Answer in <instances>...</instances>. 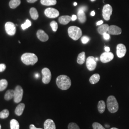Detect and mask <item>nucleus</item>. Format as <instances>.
Masks as SVG:
<instances>
[{"instance_id": "f257e3e1", "label": "nucleus", "mask_w": 129, "mask_h": 129, "mask_svg": "<svg viewBox=\"0 0 129 129\" xmlns=\"http://www.w3.org/2000/svg\"><path fill=\"white\" fill-rule=\"evenodd\" d=\"M56 83L58 88L63 90L68 89L71 85L70 78L66 75H62L59 76L56 79Z\"/></svg>"}, {"instance_id": "f03ea898", "label": "nucleus", "mask_w": 129, "mask_h": 129, "mask_svg": "<svg viewBox=\"0 0 129 129\" xmlns=\"http://www.w3.org/2000/svg\"><path fill=\"white\" fill-rule=\"evenodd\" d=\"M107 107L108 111L111 113H114L119 110V104L115 97L110 96L107 100Z\"/></svg>"}, {"instance_id": "7ed1b4c3", "label": "nucleus", "mask_w": 129, "mask_h": 129, "mask_svg": "<svg viewBox=\"0 0 129 129\" xmlns=\"http://www.w3.org/2000/svg\"><path fill=\"white\" fill-rule=\"evenodd\" d=\"M21 60L26 65H34L38 61V58L34 54L26 53L22 55Z\"/></svg>"}, {"instance_id": "20e7f679", "label": "nucleus", "mask_w": 129, "mask_h": 129, "mask_svg": "<svg viewBox=\"0 0 129 129\" xmlns=\"http://www.w3.org/2000/svg\"><path fill=\"white\" fill-rule=\"evenodd\" d=\"M68 34L69 37L75 41L78 40L82 35L81 29L75 26H71L69 28Z\"/></svg>"}, {"instance_id": "39448f33", "label": "nucleus", "mask_w": 129, "mask_h": 129, "mask_svg": "<svg viewBox=\"0 0 129 129\" xmlns=\"http://www.w3.org/2000/svg\"><path fill=\"white\" fill-rule=\"evenodd\" d=\"M112 13V7L111 5L107 4L105 5L102 9V16L104 19L109 21L111 18V16Z\"/></svg>"}, {"instance_id": "423d86ee", "label": "nucleus", "mask_w": 129, "mask_h": 129, "mask_svg": "<svg viewBox=\"0 0 129 129\" xmlns=\"http://www.w3.org/2000/svg\"><path fill=\"white\" fill-rule=\"evenodd\" d=\"M42 74L43 75L42 82L45 84H47L51 81V73L50 69L47 68H45L42 70Z\"/></svg>"}, {"instance_id": "0eeeda50", "label": "nucleus", "mask_w": 129, "mask_h": 129, "mask_svg": "<svg viewBox=\"0 0 129 129\" xmlns=\"http://www.w3.org/2000/svg\"><path fill=\"white\" fill-rule=\"evenodd\" d=\"M23 89L20 86H17L14 90V102L15 103H19L21 102L23 99Z\"/></svg>"}, {"instance_id": "6e6552de", "label": "nucleus", "mask_w": 129, "mask_h": 129, "mask_svg": "<svg viewBox=\"0 0 129 129\" xmlns=\"http://www.w3.org/2000/svg\"><path fill=\"white\" fill-rule=\"evenodd\" d=\"M45 14L50 18H55L59 15V12L57 10L53 8H48L45 11Z\"/></svg>"}, {"instance_id": "1a4fd4ad", "label": "nucleus", "mask_w": 129, "mask_h": 129, "mask_svg": "<svg viewBox=\"0 0 129 129\" xmlns=\"http://www.w3.org/2000/svg\"><path fill=\"white\" fill-rule=\"evenodd\" d=\"M97 61L96 58L92 56H89L87 59L86 66L89 71H93L95 70L97 67Z\"/></svg>"}, {"instance_id": "9d476101", "label": "nucleus", "mask_w": 129, "mask_h": 129, "mask_svg": "<svg viewBox=\"0 0 129 129\" xmlns=\"http://www.w3.org/2000/svg\"><path fill=\"white\" fill-rule=\"evenodd\" d=\"M5 30L6 33L9 36H14L16 33V27L14 23L8 22L5 24Z\"/></svg>"}, {"instance_id": "9b49d317", "label": "nucleus", "mask_w": 129, "mask_h": 129, "mask_svg": "<svg viewBox=\"0 0 129 129\" xmlns=\"http://www.w3.org/2000/svg\"><path fill=\"white\" fill-rule=\"evenodd\" d=\"M114 55L111 52H104L100 56V60L103 63H107L113 60Z\"/></svg>"}, {"instance_id": "f8f14e48", "label": "nucleus", "mask_w": 129, "mask_h": 129, "mask_svg": "<svg viewBox=\"0 0 129 129\" xmlns=\"http://www.w3.org/2000/svg\"><path fill=\"white\" fill-rule=\"evenodd\" d=\"M127 52V49L124 45L119 44L117 46V55L119 58L124 57Z\"/></svg>"}, {"instance_id": "ddd939ff", "label": "nucleus", "mask_w": 129, "mask_h": 129, "mask_svg": "<svg viewBox=\"0 0 129 129\" xmlns=\"http://www.w3.org/2000/svg\"><path fill=\"white\" fill-rule=\"evenodd\" d=\"M122 30L120 28L114 25H112L109 26L108 33L109 34L112 35H119L121 34Z\"/></svg>"}, {"instance_id": "4468645a", "label": "nucleus", "mask_w": 129, "mask_h": 129, "mask_svg": "<svg viewBox=\"0 0 129 129\" xmlns=\"http://www.w3.org/2000/svg\"><path fill=\"white\" fill-rule=\"evenodd\" d=\"M37 38L42 42H46L48 40V35L42 30H39L37 33Z\"/></svg>"}, {"instance_id": "2eb2a0df", "label": "nucleus", "mask_w": 129, "mask_h": 129, "mask_svg": "<svg viewBox=\"0 0 129 129\" xmlns=\"http://www.w3.org/2000/svg\"><path fill=\"white\" fill-rule=\"evenodd\" d=\"M44 129H56L55 123L51 119L46 120L44 124Z\"/></svg>"}, {"instance_id": "dca6fc26", "label": "nucleus", "mask_w": 129, "mask_h": 129, "mask_svg": "<svg viewBox=\"0 0 129 129\" xmlns=\"http://www.w3.org/2000/svg\"><path fill=\"white\" fill-rule=\"evenodd\" d=\"M109 28V25L108 24H104L102 25V24L98 28L97 31L100 34L103 35L104 34L108 32Z\"/></svg>"}, {"instance_id": "f3484780", "label": "nucleus", "mask_w": 129, "mask_h": 129, "mask_svg": "<svg viewBox=\"0 0 129 129\" xmlns=\"http://www.w3.org/2000/svg\"><path fill=\"white\" fill-rule=\"evenodd\" d=\"M71 21V17L69 15L62 16L58 19V21L59 23L63 25L67 24L68 23H69Z\"/></svg>"}, {"instance_id": "a211bd4d", "label": "nucleus", "mask_w": 129, "mask_h": 129, "mask_svg": "<svg viewBox=\"0 0 129 129\" xmlns=\"http://www.w3.org/2000/svg\"><path fill=\"white\" fill-rule=\"evenodd\" d=\"M78 18L81 23H84L87 20V17L85 12L82 10H78Z\"/></svg>"}, {"instance_id": "6ab92c4d", "label": "nucleus", "mask_w": 129, "mask_h": 129, "mask_svg": "<svg viewBox=\"0 0 129 129\" xmlns=\"http://www.w3.org/2000/svg\"><path fill=\"white\" fill-rule=\"evenodd\" d=\"M25 106V104L23 103L19 104L15 110V113L17 116L21 115L23 113Z\"/></svg>"}, {"instance_id": "aec40b11", "label": "nucleus", "mask_w": 129, "mask_h": 129, "mask_svg": "<svg viewBox=\"0 0 129 129\" xmlns=\"http://www.w3.org/2000/svg\"><path fill=\"white\" fill-rule=\"evenodd\" d=\"M106 104L104 101H100L98 104V110L100 113L102 114L105 110Z\"/></svg>"}, {"instance_id": "412c9836", "label": "nucleus", "mask_w": 129, "mask_h": 129, "mask_svg": "<svg viewBox=\"0 0 129 129\" xmlns=\"http://www.w3.org/2000/svg\"><path fill=\"white\" fill-rule=\"evenodd\" d=\"M85 59H86L85 53L84 52H82V53H80L78 55L77 62L79 64H82L85 63Z\"/></svg>"}, {"instance_id": "4be33fe9", "label": "nucleus", "mask_w": 129, "mask_h": 129, "mask_svg": "<svg viewBox=\"0 0 129 129\" xmlns=\"http://www.w3.org/2000/svg\"><path fill=\"white\" fill-rule=\"evenodd\" d=\"M100 78V75L99 74H94L89 78V82L92 84H96L99 81Z\"/></svg>"}, {"instance_id": "5701e85b", "label": "nucleus", "mask_w": 129, "mask_h": 129, "mask_svg": "<svg viewBox=\"0 0 129 129\" xmlns=\"http://www.w3.org/2000/svg\"><path fill=\"white\" fill-rule=\"evenodd\" d=\"M14 90H7L5 95V99L6 101H9L12 99L14 98Z\"/></svg>"}, {"instance_id": "b1692460", "label": "nucleus", "mask_w": 129, "mask_h": 129, "mask_svg": "<svg viewBox=\"0 0 129 129\" xmlns=\"http://www.w3.org/2000/svg\"><path fill=\"white\" fill-rule=\"evenodd\" d=\"M30 15H31L32 18L33 20H37L38 18V16H39L37 10L35 8L32 7L30 9Z\"/></svg>"}, {"instance_id": "393cba45", "label": "nucleus", "mask_w": 129, "mask_h": 129, "mask_svg": "<svg viewBox=\"0 0 129 129\" xmlns=\"http://www.w3.org/2000/svg\"><path fill=\"white\" fill-rule=\"evenodd\" d=\"M21 4V0H11L9 5L10 7L12 9H15Z\"/></svg>"}, {"instance_id": "a878e982", "label": "nucleus", "mask_w": 129, "mask_h": 129, "mask_svg": "<svg viewBox=\"0 0 129 129\" xmlns=\"http://www.w3.org/2000/svg\"><path fill=\"white\" fill-rule=\"evenodd\" d=\"M41 4L43 5L50 6L56 4V0H41Z\"/></svg>"}, {"instance_id": "bb28decb", "label": "nucleus", "mask_w": 129, "mask_h": 129, "mask_svg": "<svg viewBox=\"0 0 129 129\" xmlns=\"http://www.w3.org/2000/svg\"><path fill=\"white\" fill-rule=\"evenodd\" d=\"M10 128L11 129H19L20 126L17 120L13 119L10 121Z\"/></svg>"}, {"instance_id": "cd10ccee", "label": "nucleus", "mask_w": 129, "mask_h": 129, "mask_svg": "<svg viewBox=\"0 0 129 129\" xmlns=\"http://www.w3.org/2000/svg\"><path fill=\"white\" fill-rule=\"evenodd\" d=\"M7 86L8 82L6 79H3L0 80V91L4 90L7 88Z\"/></svg>"}, {"instance_id": "c85d7f7f", "label": "nucleus", "mask_w": 129, "mask_h": 129, "mask_svg": "<svg viewBox=\"0 0 129 129\" xmlns=\"http://www.w3.org/2000/svg\"><path fill=\"white\" fill-rule=\"evenodd\" d=\"M9 115V111L7 110H4L3 111L0 112V118L1 119H5L7 118Z\"/></svg>"}, {"instance_id": "c756f323", "label": "nucleus", "mask_w": 129, "mask_h": 129, "mask_svg": "<svg viewBox=\"0 0 129 129\" xmlns=\"http://www.w3.org/2000/svg\"><path fill=\"white\" fill-rule=\"evenodd\" d=\"M31 25H32L31 22L29 20L27 19L26 20V21L24 23L22 24L21 27L22 28L23 30H24L27 29L28 28L30 27Z\"/></svg>"}, {"instance_id": "7c9ffc66", "label": "nucleus", "mask_w": 129, "mask_h": 129, "mask_svg": "<svg viewBox=\"0 0 129 129\" xmlns=\"http://www.w3.org/2000/svg\"><path fill=\"white\" fill-rule=\"evenodd\" d=\"M50 26L52 29V30L55 32L57 31V30L58 29V24L55 21L51 22V23H50Z\"/></svg>"}, {"instance_id": "2f4dec72", "label": "nucleus", "mask_w": 129, "mask_h": 129, "mask_svg": "<svg viewBox=\"0 0 129 129\" xmlns=\"http://www.w3.org/2000/svg\"><path fill=\"white\" fill-rule=\"evenodd\" d=\"M92 127L93 129H105L98 122H94L92 124Z\"/></svg>"}, {"instance_id": "473e14b6", "label": "nucleus", "mask_w": 129, "mask_h": 129, "mask_svg": "<svg viewBox=\"0 0 129 129\" xmlns=\"http://www.w3.org/2000/svg\"><path fill=\"white\" fill-rule=\"evenodd\" d=\"M68 129H80V128L76 123L71 122L68 125Z\"/></svg>"}, {"instance_id": "72a5a7b5", "label": "nucleus", "mask_w": 129, "mask_h": 129, "mask_svg": "<svg viewBox=\"0 0 129 129\" xmlns=\"http://www.w3.org/2000/svg\"><path fill=\"white\" fill-rule=\"evenodd\" d=\"M90 40L89 37H88L87 36H84L81 38V42L84 44H87L88 42Z\"/></svg>"}, {"instance_id": "f704fd0d", "label": "nucleus", "mask_w": 129, "mask_h": 129, "mask_svg": "<svg viewBox=\"0 0 129 129\" xmlns=\"http://www.w3.org/2000/svg\"><path fill=\"white\" fill-rule=\"evenodd\" d=\"M103 38H104V39H105V40H109V39H110V35L108 34V33H105V34H104L103 35Z\"/></svg>"}, {"instance_id": "c9c22d12", "label": "nucleus", "mask_w": 129, "mask_h": 129, "mask_svg": "<svg viewBox=\"0 0 129 129\" xmlns=\"http://www.w3.org/2000/svg\"><path fill=\"white\" fill-rule=\"evenodd\" d=\"M6 69V66L4 64H0V72H3Z\"/></svg>"}, {"instance_id": "e433bc0d", "label": "nucleus", "mask_w": 129, "mask_h": 129, "mask_svg": "<svg viewBox=\"0 0 129 129\" xmlns=\"http://www.w3.org/2000/svg\"><path fill=\"white\" fill-rule=\"evenodd\" d=\"M87 10V6H82V7H80V8H79L78 10H82L83 11L85 12Z\"/></svg>"}, {"instance_id": "4c0bfd02", "label": "nucleus", "mask_w": 129, "mask_h": 129, "mask_svg": "<svg viewBox=\"0 0 129 129\" xmlns=\"http://www.w3.org/2000/svg\"><path fill=\"white\" fill-rule=\"evenodd\" d=\"M30 129H43L42 128H36L35 125L33 124H31L30 125Z\"/></svg>"}, {"instance_id": "58836bf2", "label": "nucleus", "mask_w": 129, "mask_h": 129, "mask_svg": "<svg viewBox=\"0 0 129 129\" xmlns=\"http://www.w3.org/2000/svg\"><path fill=\"white\" fill-rule=\"evenodd\" d=\"M77 19V16L76 15H73L71 17V21H74Z\"/></svg>"}, {"instance_id": "ea45409f", "label": "nucleus", "mask_w": 129, "mask_h": 129, "mask_svg": "<svg viewBox=\"0 0 129 129\" xmlns=\"http://www.w3.org/2000/svg\"><path fill=\"white\" fill-rule=\"evenodd\" d=\"M104 49H105V51H106V52H109L110 51V47H108V46H105V48H104Z\"/></svg>"}, {"instance_id": "a19ab883", "label": "nucleus", "mask_w": 129, "mask_h": 129, "mask_svg": "<svg viewBox=\"0 0 129 129\" xmlns=\"http://www.w3.org/2000/svg\"><path fill=\"white\" fill-rule=\"evenodd\" d=\"M103 23V21L102 20H101V21H98L97 23V25H101L102 24V23Z\"/></svg>"}, {"instance_id": "79ce46f5", "label": "nucleus", "mask_w": 129, "mask_h": 129, "mask_svg": "<svg viewBox=\"0 0 129 129\" xmlns=\"http://www.w3.org/2000/svg\"><path fill=\"white\" fill-rule=\"evenodd\" d=\"M37 0H27V2L29 3H35L36 2H37Z\"/></svg>"}, {"instance_id": "37998d69", "label": "nucleus", "mask_w": 129, "mask_h": 129, "mask_svg": "<svg viewBox=\"0 0 129 129\" xmlns=\"http://www.w3.org/2000/svg\"><path fill=\"white\" fill-rule=\"evenodd\" d=\"M90 14H91V15L92 16H95V11H92Z\"/></svg>"}, {"instance_id": "c03bdc74", "label": "nucleus", "mask_w": 129, "mask_h": 129, "mask_svg": "<svg viewBox=\"0 0 129 129\" xmlns=\"http://www.w3.org/2000/svg\"><path fill=\"white\" fill-rule=\"evenodd\" d=\"M35 77H36V78H38L39 77V74H38V73H36V74H35Z\"/></svg>"}, {"instance_id": "a18cd8bd", "label": "nucleus", "mask_w": 129, "mask_h": 129, "mask_svg": "<svg viewBox=\"0 0 129 129\" xmlns=\"http://www.w3.org/2000/svg\"><path fill=\"white\" fill-rule=\"evenodd\" d=\"M78 5V3H76V2H74V6H76V5Z\"/></svg>"}, {"instance_id": "49530a36", "label": "nucleus", "mask_w": 129, "mask_h": 129, "mask_svg": "<svg viewBox=\"0 0 129 129\" xmlns=\"http://www.w3.org/2000/svg\"><path fill=\"white\" fill-rule=\"evenodd\" d=\"M111 129H117V128H112Z\"/></svg>"}, {"instance_id": "de8ad7c7", "label": "nucleus", "mask_w": 129, "mask_h": 129, "mask_svg": "<svg viewBox=\"0 0 129 129\" xmlns=\"http://www.w3.org/2000/svg\"><path fill=\"white\" fill-rule=\"evenodd\" d=\"M96 61H98L99 60V59H98V58H96Z\"/></svg>"}, {"instance_id": "09e8293b", "label": "nucleus", "mask_w": 129, "mask_h": 129, "mask_svg": "<svg viewBox=\"0 0 129 129\" xmlns=\"http://www.w3.org/2000/svg\"><path fill=\"white\" fill-rule=\"evenodd\" d=\"M91 1H92V2H94V1H95V0H90Z\"/></svg>"}, {"instance_id": "8fccbe9b", "label": "nucleus", "mask_w": 129, "mask_h": 129, "mask_svg": "<svg viewBox=\"0 0 129 129\" xmlns=\"http://www.w3.org/2000/svg\"><path fill=\"white\" fill-rule=\"evenodd\" d=\"M0 129H1V124H0Z\"/></svg>"}]
</instances>
